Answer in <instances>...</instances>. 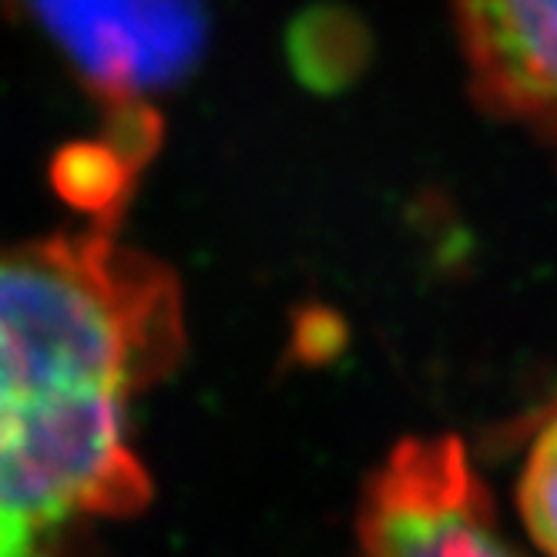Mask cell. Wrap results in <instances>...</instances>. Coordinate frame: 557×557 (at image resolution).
I'll list each match as a JSON object with an SVG mask.
<instances>
[{
	"label": "cell",
	"mask_w": 557,
	"mask_h": 557,
	"mask_svg": "<svg viewBox=\"0 0 557 557\" xmlns=\"http://www.w3.org/2000/svg\"><path fill=\"white\" fill-rule=\"evenodd\" d=\"M182 349L175 275L104 228L0 246V557L148 504L132 413Z\"/></svg>",
	"instance_id": "6da1fadb"
},
{
	"label": "cell",
	"mask_w": 557,
	"mask_h": 557,
	"mask_svg": "<svg viewBox=\"0 0 557 557\" xmlns=\"http://www.w3.org/2000/svg\"><path fill=\"white\" fill-rule=\"evenodd\" d=\"M108 111L151 108L202 61L209 0H21Z\"/></svg>",
	"instance_id": "7a4b0ae2"
},
{
	"label": "cell",
	"mask_w": 557,
	"mask_h": 557,
	"mask_svg": "<svg viewBox=\"0 0 557 557\" xmlns=\"http://www.w3.org/2000/svg\"><path fill=\"white\" fill-rule=\"evenodd\" d=\"M360 557H521L500 537L491 494L457 436L396 447L360 504Z\"/></svg>",
	"instance_id": "3957f363"
},
{
	"label": "cell",
	"mask_w": 557,
	"mask_h": 557,
	"mask_svg": "<svg viewBox=\"0 0 557 557\" xmlns=\"http://www.w3.org/2000/svg\"><path fill=\"white\" fill-rule=\"evenodd\" d=\"M473 98L557 141V0H454Z\"/></svg>",
	"instance_id": "277c9868"
},
{
	"label": "cell",
	"mask_w": 557,
	"mask_h": 557,
	"mask_svg": "<svg viewBox=\"0 0 557 557\" xmlns=\"http://www.w3.org/2000/svg\"><path fill=\"white\" fill-rule=\"evenodd\" d=\"M296 71L315 88H333L349 82L352 67L363 64L367 34L349 11H309L296 21L289 37Z\"/></svg>",
	"instance_id": "5b68a950"
},
{
	"label": "cell",
	"mask_w": 557,
	"mask_h": 557,
	"mask_svg": "<svg viewBox=\"0 0 557 557\" xmlns=\"http://www.w3.org/2000/svg\"><path fill=\"white\" fill-rule=\"evenodd\" d=\"M138 165L108 138L98 145L71 148L58 158V188L98 219H111L125 206Z\"/></svg>",
	"instance_id": "8992f818"
},
{
	"label": "cell",
	"mask_w": 557,
	"mask_h": 557,
	"mask_svg": "<svg viewBox=\"0 0 557 557\" xmlns=\"http://www.w3.org/2000/svg\"><path fill=\"white\" fill-rule=\"evenodd\" d=\"M517 510L534 544L547 557H557V404L544 417L524 460L521 481H517Z\"/></svg>",
	"instance_id": "52a82bcc"
}]
</instances>
